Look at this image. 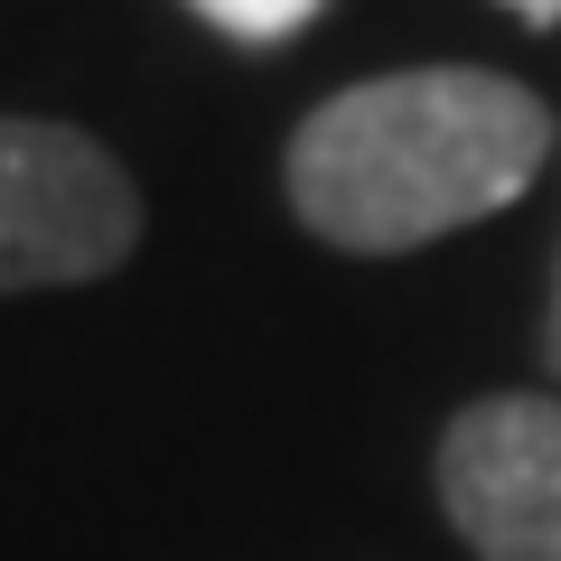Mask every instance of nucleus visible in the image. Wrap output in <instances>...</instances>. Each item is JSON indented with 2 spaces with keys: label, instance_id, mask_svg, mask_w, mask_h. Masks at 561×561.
<instances>
[{
  "label": "nucleus",
  "instance_id": "obj_2",
  "mask_svg": "<svg viewBox=\"0 0 561 561\" xmlns=\"http://www.w3.org/2000/svg\"><path fill=\"white\" fill-rule=\"evenodd\" d=\"M131 243H140V187L94 131L0 113V290L103 280Z\"/></svg>",
  "mask_w": 561,
  "mask_h": 561
},
{
  "label": "nucleus",
  "instance_id": "obj_4",
  "mask_svg": "<svg viewBox=\"0 0 561 561\" xmlns=\"http://www.w3.org/2000/svg\"><path fill=\"white\" fill-rule=\"evenodd\" d=\"M187 10L206 28H225V38H243V47H280V38H300L328 0H187Z\"/></svg>",
  "mask_w": 561,
  "mask_h": 561
},
{
  "label": "nucleus",
  "instance_id": "obj_1",
  "mask_svg": "<svg viewBox=\"0 0 561 561\" xmlns=\"http://www.w3.org/2000/svg\"><path fill=\"white\" fill-rule=\"evenodd\" d=\"M552 160V113L496 66H402L328 94L290 131V216L337 253H421L486 225Z\"/></svg>",
  "mask_w": 561,
  "mask_h": 561
},
{
  "label": "nucleus",
  "instance_id": "obj_5",
  "mask_svg": "<svg viewBox=\"0 0 561 561\" xmlns=\"http://www.w3.org/2000/svg\"><path fill=\"white\" fill-rule=\"evenodd\" d=\"M505 10H515V20H534V28H552V20H561V0H505Z\"/></svg>",
  "mask_w": 561,
  "mask_h": 561
},
{
  "label": "nucleus",
  "instance_id": "obj_3",
  "mask_svg": "<svg viewBox=\"0 0 561 561\" xmlns=\"http://www.w3.org/2000/svg\"><path fill=\"white\" fill-rule=\"evenodd\" d=\"M440 505L478 561H561V402L486 393L449 412Z\"/></svg>",
  "mask_w": 561,
  "mask_h": 561
}]
</instances>
